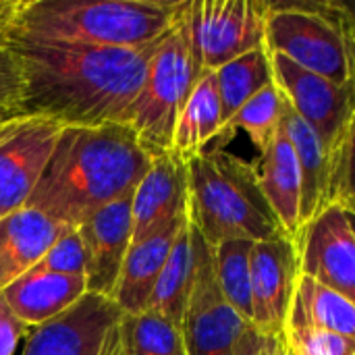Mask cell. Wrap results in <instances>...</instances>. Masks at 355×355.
I'll return each instance as SVG.
<instances>
[{"instance_id":"22","label":"cell","mask_w":355,"mask_h":355,"mask_svg":"<svg viewBox=\"0 0 355 355\" xmlns=\"http://www.w3.org/2000/svg\"><path fill=\"white\" fill-rule=\"evenodd\" d=\"M193 272H196V252H193L191 225L187 216L185 225L181 227L173 243L166 264L158 277L148 310L168 318L173 324L181 329L183 314H185L187 300H189L191 285H193Z\"/></svg>"},{"instance_id":"11","label":"cell","mask_w":355,"mask_h":355,"mask_svg":"<svg viewBox=\"0 0 355 355\" xmlns=\"http://www.w3.org/2000/svg\"><path fill=\"white\" fill-rule=\"evenodd\" d=\"M302 277L300 245L289 235L256 241L252 250V329L283 337Z\"/></svg>"},{"instance_id":"15","label":"cell","mask_w":355,"mask_h":355,"mask_svg":"<svg viewBox=\"0 0 355 355\" xmlns=\"http://www.w3.org/2000/svg\"><path fill=\"white\" fill-rule=\"evenodd\" d=\"M133 243L150 237L187 212V162L175 154L152 158L133 189Z\"/></svg>"},{"instance_id":"36","label":"cell","mask_w":355,"mask_h":355,"mask_svg":"<svg viewBox=\"0 0 355 355\" xmlns=\"http://www.w3.org/2000/svg\"><path fill=\"white\" fill-rule=\"evenodd\" d=\"M17 116H23V114H15V112H10V110H2V108H0V125L12 121V119H17Z\"/></svg>"},{"instance_id":"31","label":"cell","mask_w":355,"mask_h":355,"mask_svg":"<svg viewBox=\"0 0 355 355\" xmlns=\"http://www.w3.org/2000/svg\"><path fill=\"white\" fill-rule=\"evenodd\" d=\"M335 204L355 214V108L335 171Z\"/></svg>"},{"instance_id":"3","label":"cell","mask_w":355,"mask_h":355,"mask_svg":"<svg viewBox=\"0 0 355 355\" xmlns=\"http://www.w3.org/2000/svg\"><path fill=\"white\" fill-rule=\"evenodd\" d=\"M185 0H4L0 29L87 48L144 50L177 23Z\"/></svg>"},{"instance_id":"12","label":"cell","mask_w":355,"mask_h":355,"mask_svg":"<svg viewBox=\"0 0 355 355\" xmlns=\"http://www.w3.org/2000/svg\"><path fill=\"white\" fill-rule=\"evenodd\" d=\"M302 275L355 304V233L347 212L333 204L297 239Z\"/></svg>"},{"instance_id":"37","label":"cell","mask_w":355,"mask_h":355,"mask_svg":"<svg viewBox=\"0 0 355 355\" xmlns=\"http://www.w3.org/2000/svg\"><path fill=\"white\" fill-rule=\"evenodd\" d=\"M347 212V210H345ZM347 218H349V225H352V229H354V233H355V214L354 212H347Z\"/></svg>"},{"instance_id":"23","label":"cell","mask_w":355,"mask_h":355,"mask_svg":"<svg viewBox=\"0 0 355 355\" xmlns=\"http://www.w3.org/2000/svg\"><path fill=\"white\" fill-rule=\"evenodd\" d=\"M216 79V89L220 98V110H223V135L220 139L225 141V133L233 116L266 85L275 83V71L270 62V52L266 46L252 50L218 71H214Z\"/></svg>"},{"instance_id":"8","label":"cell","mask_w":355,"mask_h":355,"mask_svg":"<svg viewBox=\"0 0 355 355\" xmlns=\"http://www.w3.org/2000/svg\"><path fill=\"white\" fill-rule=\"evenodd\" d=\"M191 225V223H189ZM196 272L181 322L185 355H235L241 337L252 329L223 297L216 272L214 250L191 227Z\"/></svg>"},{"instance_id":"18","label":"cell","mask_w":355,"mask_h":355,"mask_svg":"<svg viewBox=\"0 0 355 355\" xmlns=\"http://www.w3.org/2000/svg\"><path fill=\"white\" fill-rule=\"evenodd\" d=\"M60 231L62 225L29 206L0 218V293L42 262Z\"/></svg>"},{"instance_id":"20","label":"cell","mask_w":355,"mask_h":355,"mask_svg":"<svg viewBox=\"0 0 355 355\" xmlns=\"http://www.w3.org/2000/svg\"><path fill=\"white\" fill-rule=\"evenodd\" d=\"M258 177L262 191L281 220L285 233L297 241L300 237V206H302V177L300 164L285 129L277 133L275 141L262 152Z\"/></svg>"},{"instance_id":"21","label":"cell","mask_w":355,"mask_h":355,"mask_svg":"<svg viewBox=\"0 0 355 355\" xmlns=\"http://www.w3.org/2000/svg\"><path fill=\"white\" fill-rule=\"evenodd\" d=\"M223 135V110L216 89L214 71L202 73L198 79L173 133L171 154L189 162L206 152V148Z\"/></svg>"},{"instance_id":"6","label":"cell","mask_w":355,"mask_h":355,"mask_svg":"<svg viewBox=\"0 0 355 355\" xmlns=\"http://www.w3.org/2000/svg\"><path fill=\"white\" fill-rule=\"evenodd\" d=\"M187 10L189 0H185L173 29L156 44L146 79L125 119V125L152 158L171 152L175 125L202 77Z\"/></svg>"},{"instance_id":"32","label":"cell","mask_w":355,"mask_h":355,"mask_svg":"<svg viewBox=\"0 0 355 355\" xmlns=\"http://www.w3.org/2000/svg\"><path fill=\"white\" fill-rule=\"evenodd\" d=\"M29 327L15 314L0 293V355H15L21 339H27Z\"/></svg>"},{"instance_id":"9","label":"cell","mask_w":355,"mask_h":355,"mask_svg":"<svg viewBox=\"0 0 355 355\" xmlns=\"http://www.w3.org/2000/svg\"><path fill=\"white\" fill-rule=\"evenodd\" d=\"M270 62L277 87L295 114L316 133L333 171H337L341 146L355 108V83H333L277 52H270Z\"/></svg>"},{"instance_id":"30","label":"cell","mask_w":355,"mask_h":355,"mask_svg":"<svg viewBox=\"0 0 355 355\" xmlns=\"http://www.w3.org/2000/svg\"><path fill=\"white\" fill-rule=\"evenodd\" d=\"M25 75L17 54L0 37V108L23 114Z\"/></svg>"},{"instance_id":"17","label":"cell","mask_w":355,"mask_h":355,"mask_svg":"<svg viewBox=\"0 0 355 355\" xmlns=\"http://www.w3.org/2000/svg\"><path fill=\"white\" fill-rule=\"evenodd\" d=\"M283 129L293 144L300 177H302V206H300V235L316 220L327 208L335 204V171L318 141L316 133L295 114L285 100L283 106ZM300 239V237H297Z\"/></svg>"},{"instance_id":"16","label":"cell","mask_w":355,"mask_h":355,"mask_svg":"<svg viewBox=\"0 0 355 355\" xmlns=\"http://www.w3.org/2000/svg\"><path fill=\"white\" fill-rule=\"evenodd\" d=\"M185 220L187 212L171 225L158 229L150 237L131 243L116 287L112 291V302L119 306L121 314H141L148 310L158 277Z\"/></svg>"},{"instance_id":"10","label":"cell","mask_w":355,"mask_h":355,"mask_svg":"<svg viewBox=\"0 0 355 355\" xmlns=\"http://www.w3.org/2000/svg\"><path fill=\"white\" fill-rule=\"evenodd\" d=\"M62 129L31 114L0 125V218L27 206Z\"/></svg>"},{"instance_id":"13","label":"cell","mask_w":355,"mask_h":355,"mask_svg":"<svg viewBox=\"0 0 355 355\" xmlns=\"http://www.w3.org/2000/svg\"><path fill=\"white\" fill-rule=\"evenodd\" d=\"M121 316L110 297L85 293L60 316L31 329L21 355H100Z\"/></svg>"},{"instance_id":"7","label":"cell","mask_w":355,"mask_h":355,"mask_svg":"<svg viewBox=\"0 0 355 355\" xmlns=\"http://www.w3.org/2000/svg\"><path fill=\"white\" fill-rule=\"evenodd\" d=\"M268 12L264 0H189L191 44L202 73L262 48Z\"/></svg>"},{"instance_id":"14","label":"cell","mask_w":355,"mask_h":355,"mask_svg":"<svg viewBox=\"0 0 355 355\" xmlns=\"http://www.w3.org/2000/svg\"><path fill=\"white\" fill-rule=\"evenodd\" d=\"M133 191L94 212L77 227L85 248L87 293L110 297L133 243Z\"/></svg>"},{"instance_id":"33","label":"cell","mask_w":355,"mask_h":355,"mask_svg":"<svg viewBox=\"0 0 355 355\" xmlns=\"http://www.w3.org/2000/svg\"><path fill=\"white\" fill-rule=\"evenodd\" d=\"M277 339L279 337H262L258 331L250 329L241 337L235 355H270L272 349H275V345H277Z\"/></svg>"},{"instance_id":"35","label":"cell","mask_w":355,"mask_h":355,"mask_svg":"<svg viewBox=\"0 0 355 355\" xmlns=\"http://www.w3.org/2000/svg\"><path fill=\"white\" fill-rule=\"evenodd\" d=\"M270 355H291V352L287 349V345H285V341H283V337L277 339V345H275V349H272V354Z\"/></svg>"},{"instance_id":"24","label":"cell","mask_w":355,"mask_h":355,"mask_svg":"<svg viewBox=\"0 0 355 355\" xmlns=\"http://www.w3.org/2000/svg\"><path fill=\"white\" fill-rule=\"evenodd\" d=\"M256 241L229 239L214 250L216 283L227 304L252 324V250Z\"/></svg>"},{"instance_id":"28","label":"cell","mask_w":355,"mask_h":355,"mask_svg":"<svg viewBox=\"0 0 355 355\" xmlns=\"http://www.w3.org/2000/svg\"><path fill=\"white\" fill-rule=\"evenodd\" d=\"M283 341L291 355H355V341L312 324L295 300L287 316Z\"/></svg>"},{"instance_id":"4","label":"cell","mask_w":355,"mask_h":355,"mask_svg":"<svg viewBox=\"0 0 355 355\" xmlns=\"http://www.w3.org/2000/svg\"><path fill=\"white\" fill-rule=\"evenodd\" d=\"M187 216L212 248L229 239L266 241L285 233L262 191L258 168L223 148L187 162Z\"/></svg>"},{"instance_id":"38","label":"cell","mask_w":355,"mask_h":355,"mask_svg":"<svg viewBox=\"0 0 355 355\" xmlns=\"http://www.w3.org/2000/svg\"><path fill=\"white\" fill-rule=\"evenodd\" d=\"M2 6H4V0H0V23H2Z\"/></svg>"},{"instance_id":"27","label":"cell","mask_w":355,"mask_h":355,"mask_svg":"<svg viewBox=\"0 0 355 355\" xmlns=\"http://www.w3.org/2000/svg\"><path fill=\"white\" fill-rule=\"evenodd\" d=\"M283 106L285 96L281 94L277 83L266 85L233 116L227 127L225 141L233 137L235 129H243L250 135L252 144L260 152H264L283 127Z\"/></svg>"},{"instance_id":"25","label":"cell","mask_w":355,"mask_h":355,"mask_svg":"<svg viewBox=\"0 0 355 355\" xmlns=\"http://www.w3.org/2000/svg\"><path fill=\"white\" fill-rule=\"evenodd\" d=\"M119 335L123 355H185L181 329L152 310L123 314Z\"/></svg>"},{"instance_id":"19","label":"cell","mask_w":355,"mask_h":355,"mask_svg":"<svg viewBox=\"0 0 355 355\" xmlns=\"http://www.w3.org/2000/svg\"><path fill=\"white\" fill-rule=\"evenodd\" d=\"M85 293V277L58 275L44 270L42 266L31 268L27 275H23L2 291L8 306L29 329H35L60 316Z\"/></svg>"},{"instance_id":"5","label":"cell","mask_w":355,"mask_h":355,"mask_svg":"<svg viewBox=\"0 0 355 355\" xmlns=\"http://www.w3.org/2000/svg\"><path fill=\"white\" fill-rule=\"evenodd\" d=\"M268 52L333 83H355V8L335 2H270Z\"/></svg>"},{"instance_id":"1","label":"cell","mask_w":355,"mask_h":355,"mask_svg":"<svg viewBox=\"0 0 355 355\" xmlns=\"http://www.w3.org/2000/svg\"><path fill=\"white\" fill-rule=\"evenodd\" d=\"M0 37L23 67V114L62 127L125 123L156 48H87L6 29H0Z\"/></svg>"},{"instance_id":"26","label":"cell","mask_w":355,"mask_h":355,"mask_svg":"<svg viewBox=\"0 0 355 355\" xmlns=\"http://www.w3.org/2000/svg\"><path fill=\"white\" fill-rule=\"evenodd\" d=\"M295 304L312 324L355 341V304L341 293L302 275Z\"/></svg>"},{"instance_id":"34","label":"cell","mask_w":355,"mask_h":355,"mask_svg":"<svg viewBox=\"0 0 355 355\" xmlns=\"http://www.w3.org/2000/svg\"><path fill=\"white\" fill-rule=\"evenodd\" d=\"M100 355H123V349H121V335H119V324L110 331V335H108V339H106V343H104Z\"/></svg>"},{"instance_id":"2","label":"cell","mask_w":355,"mask_h":355,"mask_svg":"<svg viewBox=\"0 0 355 355\" xmlns=\"http://www.w3.org/2000/svg\"><path fill=\"white\" fill-rule=\"evenodd\" d=\"M150 164L152 156L125 123L64 127L27 206L77 229L133 191Z\"/></svg>"},{"instance_id":"29","label":"cell","mask_w":355,"mask_h":355,"mask_svg":"<svg viewBox=\"0 0 355 355\" xmlns=\"http://www.w3.org/2000/svg\"><path fill=\"white\" fill-rule=\"evenodd\" d=\"M85 264L87 258L79 231L75 227H62L60 235L56 237V241L52 243V248L46 252L37 266L58 275L85 277Z\"/></svg>"}]
</instances>
